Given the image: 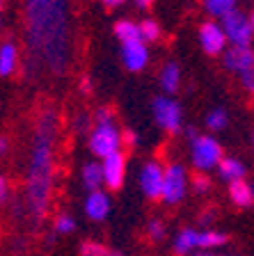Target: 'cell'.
<instances>
[{
	"mask_svg": "<svg viewBox=\"0 0 254 256\" xmlns=\"http://www.w3.org/2000/svg\"><path fill=\"white\" fill-rule=\"evenodd\" d=\"M26 42L30 58L51 74L71 66L69 0H26Z\"/></svg>",
	"mask_w": 254,
	"mask_h": 256,
	"instance_id": "6da1fadb",
	"label": "cell"
},
{
	"mask_svg": "<svg viewBox=\"0 0 254 256\" xmlns=\"http://www.w3.org/2000/svg\"><path fill=\"white\" fill-rule=\"evenodd\" d=\"M60 133V114L55 108H44L39 112L32 135L30 162H28L26 188H23V204L26 218L32 226L44 224L51 210L53 197V174H55V144Z\"/></svg>",
	"mask_w": 254,
	"mask_h": 256,
	"instance_id": "7a4b0ae2",
	"label": "cell"
},
{
	"mask_svg": "<svg viewBox=\"0 0 254 256\" xmlns=\"http://www.w3.org/2000/svg\"><path fill=\"white\" fill-rule=\"evenodd\" d=\"M224 160L222 144L213 135H199L190 142V162L197 172H211L217 170V165Z\"/></svg>",
	"mask_w": 254,
	"mask_h": 256,
	"instance_id": "3957f363",
	"label": "cell"
},
{
	"mask_svg": "<svg viewBox=\"0 0 254 256\" xmlns=\"http://www.w3.org/2000/svg\"><path fill=\"white\" fill-rule=\"evenodd\" d=\"M124 135L117 128V124H94L90 138H87V146H90L92 156L99 160H106L108 156H115L122 151Z\"/></svg>",
	"mask_w": 254,
	"mask_h": 256,
	"instance_id": "277c9868",
	"label": "cell"
},
{
	"mask_svg": "<svg viewBox=\"0 0 254 256\" xmlns=\"http://www.w3.org/2000/svg\"><path fill=\"white\" fill-rule=\"evenodd\" d=\"M151 114L154 122L167 133H181L183 128V108L172 96H156L151 101Z\"/></svg>",
	"mask_w": 254,
	"mask_h": 256,
	"instance_id": "5b68a950",
	"label": "cell"
},
{
	"mask_svg": "<svg viewBox=\"0 0 254 256\" xmlns=\"http://www.w3.org/2000/svg\"><path fill=\"white\" fill-rule=\"evenodd\" d=\"M220 23H222L224 34H227L229 44L233 48H252L254 32H252V23H249V14H243V12L236 10L229 16H224Z\"/></svg>",
	"mask_w": 254,
	"mask_h": 256,
	"instance_id": "8992f818",
	"label": "cell"
},
{
	"mask_svg": "<svg viewBox=\"0 0 254 256\" xmlns=\"http://www.w3.org/2000/svg\"><path fill=\"white\" fill-rule=\"evenodd\" d=\"M188 172L181 162H169L165 167V186H163V202L174 206V204L183 202L185 192H188Z\"/></svg>",
	"mask_w": 254,
	"mask_h": 256,
	"instance_id": "52a82bcc",
	"label": "cell"
},
{
	"mask_svg": "<svg viewBox=\"0 0 254 256\" xmlns=\"http://www.w3.org/2000/svg\"><path fill=\"white\" fill-rule=\"evenodd\" d=\"M138 181H140V190L147 199H163V186H165V167L160 165L158 160H149L144 162L142 170L138 174Z\"/></svg>",
	"mask_w": 254,
	"mask_h": 256,
	"instance_id": "ba28073f",
	"label": "cell"
},
{
	"mask_svg": "<svg viewBox=\"0 0 254 256\" xmlns=\"http://www.w3.org/2000/svg\"><path fill=\"white\" fill-rule=\"evenodd\" d=\"M199 46L204 48V53L208 55H224L227 53V34H224V28L220 21H206L199 26Z\"/></svg>",
	"mask_w": 254,
	"mask_h": 256,
	"instance_id": "9c48e42d",
	"label": "cell"
},
{
	"mask_svg": "<svg viewBox=\"0 0 254 256\" xmlns=\"http://www.w3.org/2000/svg\"><path fill=\"white\" fill-rule=\"evenodd\" d=\"M119 58H122V64L128 71L138 74L149 64V48L142 39H133V42L122 44L119 48Z\"/></svg>",
	"mask_w": 254,
	"mask_h": 256,
	"instance_id": "30bf717a",
	"label": "cell"
},
{
	"mask_svg": "<svg viewBox=\"0 0 254 256\" xmlns=\"http://www.w3.org/2000/svg\"><path fill=\"white\" fill-rule=\"evenodd\" d=\"M103 165V181H106V190H119L126 181V156L119 151L115 156H108L106 160H101Z\"/></svg>",
	"mask_w": 254,
	"mask_h": 256,
	"instance_id": "8fae6325",
	"label": "cell"
},
{
	"mask_svg": "<svg viewBox=\"0 0 254 256\" xmlns=\"http://www.w3.org/2000/svg\"><path fill=\"white\" fill-rule=\"evenodd\" d=\"M85 215L92 220V222H103V220L110 215L112 210V199L106 190H96V192H87L83 204Z\"/></svg>",
	"mask_w": 254,
	"mask_h": 256,
	"instance_id": "7c38bea8",
	"label": "cell"
},
{
	"mask_svg": "<svg viewBox=\"0 0 254 256\" xmlns=\"http://www.w3.org/2000/svg\"><path fill=\"white\" fill-rule=\"evenodd\" d=\"M222 60H224V66L240 78L243 74L254 71V46L252 48H233L231 46L227 53L222 55Z\"/></svg>",
	"mask_w": 254,
	"mask_h": 256,
	"instance_id": "4fadbf2b",
	"label": "cell"
},
{
	"mask_svg": "<svg viewBox=\"0 0 254 256\" xmlns=\"http://www.w3.org/2000/svg\"><path fill=\"white\" fill-rule=\"evenodd\" d=\"M172 247L179 256H192L195 252H199V231L197 229H181L172 240Z\"/></svg>",
	"mask_w": 254,
	"mask_h": 256,
	"instance_id": "5bb4252c",
	"label": "cell"
},
{
	"mask_svg": "<svg viewBox=\"0 0 254 256\" xmlns=\"http://www.w3.org/2000/svg\"><path fill=\"white\" fill-rule=\"evenodd\" d=\"M80 178H83V186L87 192L103 190V186H106V181H103V165L96 162V160L85 162L83 170H80Z\"/></svg>",
	"mask_w": 254,
	"mask_h": 256,
	"instance_id": "9a60e30c",
	"label": "cell"
},
{
	"mask_svg": "<svg viewBox=\"0 0 254 256\" xmlns=\"http://www.w3.org/2000/svg\"><path fill=\"white\" fill-rule=\"evenodd\" d=\"M158 85L165 96H172L179 92L181 87V69L176 62H167L158 74Z\"/></svg>",
	"mask_w": 254,
	"mask_h": 256,
	"instance_id": "2e32d148",
	"label": "cell"
},
{
	"mask_svg": "<svg viewBox=\"0 0 254 256\" xmlns=\"http://www.w3.org/2000/svg\"><path fill=\"white\" fill-rule=\"evenodd\" d=\"M19 69V48L14 42L0 44V78H10Z\"/></svg>",
	"mask_w": 254,
	"mask_h": 256,
	"instance_id": "e0dca14e",
	"label": "cell"
},
{
	"mask_svg": "<svg viewBox=\"0 0 254 256\" xmlns=\"http://www.w3.org/2000/svg\"><path fill=\"white\" fill-rule=\"evenodd\" d=\"M217 176H220L222 181H227L229 186H231V183H236V181H243V178H245L243 160L231 158V156H224V160L217 165Z\"/></svg>",
	"mask_w": 254,
	"mask_h": 256,
	"instance_id": "ac0fdd59",
	"label": "cell"
},
{
	"mask_svg": "<svg viewBox=\"0 0 254 256\" xmlns=\"http://www.w3.org/2000/svg\"><path fill=\"white\" fill-rule=\"evenodd\" d=\"M229 199L236 206L247 208L254 204V186H249L247 181H236L229 186Z\"/></svg>",
	"mask_w": 254,
	"mask_h": 256,
	"instance_id": "d6986e66",
	"label": "cell"
},
{
	"mask_svg": "<svg viewBox=\"0 0 254 256\" xmlns=\"http://www.w3.org/2000/svg\"><path fill=\"white\" fill-rule=\"evenodd\" d=\"M227 242V234L222 231H215V229H201L199 231V250L204 252H211V250H217Z\"/></svg>",
	"mask_w": 254,
	"mask_h": 256,
	"instance_id": "ffe728a7",
	"label": "cell"
},
{
	"mask_svg": "<svg viewBox=\"0 0 254 256\" xmlns=\"http://www.w3.org/2000/svg\"><path fill=\"white\" fill-rule=\"evenodd\" d=\"M115 37L119 39V44H126V42H133V39H140V26L138 23L128 21H117L115 23Z\"/></svg>",
	"mask_w": 254,
	"mask_h": 256,
	"instance_id": "44dd1931",
	"label": "cell"
},
{
	"mask_svg": "<svg viewBox=\"0 0 254 256\" xmlns=\"http://www.w3.org/2000/svg\"><path fill=\"white\" fill-rule=\"evenodd\" d=\"M204 7H206V12L211 16L222 21L224 16L236 12V0H204Z\"/></svg>",
	"mask_w": 254,
	"mask_h": 256,
	"instance_id": "7402d4cb",
	"label": "cell"
},
{
	"mask_svg": "<svg viewBox=\"0 0 254 256\" xmlns=\"http://www.w3.org/2000/svg\"><path fill=\"white\" fill-rule=\"evenodd\" d=\"M227 124H229V114H227L224 108H213V110L206 114V128L208 130H215V133L217 130H224Z\"/></svg>",
	"mask_w": 254,
	"mask_h": 256,
	"instance_id": "603a6c76",
	"label": "cell"
},
{
	"mask_svg": "<svg viewBox=\"0 0 254 256\" xmlns=\"http://www.w3.org/2000/svg\"><path fill=\"white\" fill-rule=\"evenodd\" d=\"M140 26V39H142L144 44H154L160 39V26L158 21H154V18H144L142 23H138Z\"/></svg>",
	"mask_w": 254,
	"mask_h": 256,
	"instance_id": "cb8c5ba5",
	"label": "cell"
},
{
	"mask_svg": "<svg viewBox=\"0 0 254 256\" xmlns=\"http://www.w3.org/2000/svg\"><path fill=\"white\" fill-rule=\"evenodd\" d=\"M71 126L78 135H87L92 133V128H94V114H87V112H78L74 119H71Z\"/></svg>",
	"mask_w": 254,
	"mask_h": 256,
	"instance_id": "d4e9b609",
	"label": "cell"
},
{
	"mask_svg": "<svg viewBox=\"0 0 254 256\" xmlns=\"http://www.w3.org/2000/svg\"><path fill=\"white\" fill-rule=\"evenodd\" d=\"M53 231L55 234H71V231H76V218L69 213H60L53 222Z\"/></svg>",
	"mask_w": 254,
	"mask_h": 256,
	"instance_id": "484cf974",
	"label": "cell"
},
{
	"mask_svg": "<svg viewBox=\"0 0 254 256\" xmlns=\"http://www.w3.org/2000/svg\"><path fill=\"white\" fill-rule=\"evenodd\" d=\"M108 247L101 245V242H96V240H85V242H80V250L78 254L80 256H108Z\"/></svg>",
	"mask_w": 254,
	"mask_h": 256,
	"instance_id": "4316f807",
	"label": "cell"
},
{
	"mask_svg": "<svg viewBox=\"0 0 254 256\" xmlns=\"http://www.w3.org/2000/svg\"><path fill=\"white\" fill-rule=\"evenodd\" d=\"M147 236L151 240H156V242L163 240L165 236H167V226H165L163 220H151V222L147 224Z\"/></svg>",
	"mask_w": 254,
	"mask_h": 256,
	"instance_id": "83f0119b",
	"label": "cell"
},
{
	"mask_svg": "<svg viewBox=\"0 0 254 256\" xmlns=\"http://www.w3.org/2000/svg\"><path fill=\"white\" fill-rule=\"evenodd\" d=\"M190 186H192V190H195L197 194H206V192L211 190V178H208L206 174H197L195 178L190 181Z\"/></svg>",
	"mask_w": 254,
	"mask_h": 256,
	"instance_id": "f1b7e54d",
	"label": "cell"
},
{
	"mask_svg": "<svg viewBox=\"0 0 254 256\" xmlns=\"http://www.w3.org/2000/svg\"><path fill=\"white\" fill-rule=\"evenodd\" d=\"M94 124H115V112H112V108H99V110L94 112Z\"/></svg>",
	"mask_w": 254,
	"mask_h": 256,
	"instance_id": "f546056e",
	"label": "cell"
},
{
	"mask_svg": "<svg viewBox=\"0 0 254 256\" xmlns=\"http://www.w3.org/2000/svg\"><path fill=\"white\" fill-rule=\"evenodd\" d=\"M10 197H12V186H10V181H7L5 176L0 174V204H7Z\"/></svg>",
	"mask_w": 254,
	"mask_h": 256,
	"instance_id": "4dcf8cb0",
	"label": "cell"
},
{
	"mask_svg": "<svg viewBox=\"0 0 254 256\" xmlns=\"http://www.w3.org/2000/svg\"><path fill=\"white\" fill-rule=\"evenodd\" d=\"M92 87H94V80H92L90 76H83V78H80V82H78L80 94H90Z\"/></svg>",
	"mask_w": 254,
	"mask_h": 256,
	"instance_id": "1f68e13d",
	"label": "cell"
},
{
	"mask_svg": "<svg viewBox=\"0 0 254 256\" xmlns=\"http://www.w3.org/2000/svg\"><path fill=\"white\" fill-rule=\"evenodd\" d=\"M240 85H243L247 92H254V71H249V74H243V76H240Z\"/></svg>",
	"mask_w": 254,
	"mask_h": 256,
	"instance_id": "d6a6232c",
	"label": "cell"
},
{
	"mask_svg": "<svg viewBox=\"0 0 254 256\" xmlns=\"http://www.w3.org/2000/svg\"><path fill=\"white\" fill-rule=\"evenodd\" d=\"M7 149H10V140H7L5 135H0V156H5Z\"/></svg>",
	"mask_w": 254,
	"mask_h": 256,
	"instance_id": "836d02e7",
	"label": "cell"
},
{
	"mask_svg": "<svg viewBox=\"0 0 254 256\" xmlns=\"http://www.w3.org/2000/svg\"><path fill=\"white\" fill-rule=\"evenodd\" d=\"M101 2H103L106 7H119V5L124 2V0H101Z\"/></svg>",
	"mask_w": 254,
	"mask_h": 256,
	"instance_id": "e575fe53",
	"label": "cell"
},
{
	"mask_svg": "<svg viewBox=\"0 0 254 256\" xmlns=\"http://www.w3.org/2000/svg\"><path fill=\"white\" fill-rule=\"evenodd\" d=\"M211 218H213V210H206V213L201 215V222H204V224H208V222H211Z\"/></svg>",
	"mask_w": 254,
	"mask_h": 256,
	"instance_id": "d590c367",
	"label": "cell"
},
{
	"mask_svg": "<svg viewBox=\"0 0 254 256\" xmlns=\"http://www.w3.org/2000/svg\"><path fill=\"white\" fill-rule=\"evenodd\" d=\"M135 2H138V7H142V10H144V7H149L154 0H135Z\"/></svg>",
	"mask_w": 254,
	"mask_h": 256,
	"instance_id": "8d00e7d4",
	"label": "cell"
},
{
	"mask_svg": "<svg viewBox=\"0 0 254 256\" xmlns=\"http://www.w3.org/2000/svg\"><path fill=\"white\" fill-rule=\"evenodd\" d=\"M192 256H213V254H211V252H204V250H199V252H197V254H192Z\"/></svg>",
	"mask_w": 254,
	"mask_h": 256,
	"instance_id": "74e56055",
	"label": "cell"
},
{
	"mask_svg": "<svg viewBox=\"0 0 254 256\" xmlns=\"http://www.w3.org/2000/svg\"><path fill=\"white\" fill-rule=\"evenodd\" d=\"M108 256H124V254H122V252H115V250H110V252H108Z\"/></svg>",
	"mask_w": 254,
	"mask_h": 256,
	"instance_id": "f35d334b",
	"label": "cell"
},
{
	"mask_svg": "<svg viewBox=\"0 0 254 256\" xmlns=\"http://www.w3.org/2000/svg\"><path fill=\"white\" fill-rule=\"evenodd\" d=\"M249 23H252V32H254V12L249 14Z\"/></svg>",
	"mask_w": 254,
	"mask_h": 256,
	"instance_id": "ab89813d",
	"label": "cell"
},
{
	"mask_svg": "<svg viewBox=\"0 0 254 256\" xmlns=\"http://www.w3.org/2000/svg\"><path fill=\"white\" fill-rule=\"evenodd\" d=\"M252 149H254V133H252Z\"/></svg>",
	"mask_w": 254,
	"mask_h": 256,
	"instance_id": "60d3db41",
	"label": "cell"
},
{
	"mask_svg": "<svg viewBox=\"0 0 254 256\" xmlns=\"http://www.w3.org/2000/svg\"><path fill=\"white\" fill-rule=\"evenodd\" d=\"M213 256H224V254H213Z\"/></svg>",
	"mask_w": 254,
	"mask_h": 256,
	"instance_id": "b9f144b4",
	"label": "cell"
},
{
	"mask_svg": "<svg viewBox=\"0 0 254 256\" xmlns=\"http://www.w3.org/2000/svg\"><path fill=\"white\" fill-rule=\"evenodd\" d=\"M0 26H3V21H0Z\"/></svg>",
	"mask_w": 254,
	"mask_h": 256,
	"instance_id": "7bdbcfd3",
	"label": "cell"
}]
</instances>
